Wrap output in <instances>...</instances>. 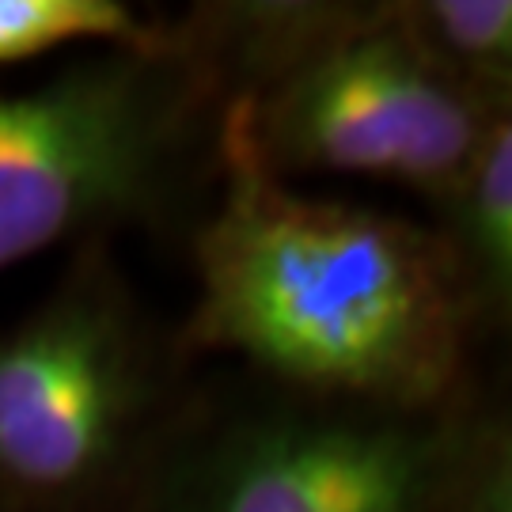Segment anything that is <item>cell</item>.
<instances>
[{
  "mask_svg": "<svg viewBox=\"0 0 512 512\" xmlns=\"http://www.w3.org/2000/svg\"><path fill=\"white\" fill-rule=\"evenodd\" d=\"M129 512H512L509 403L486 376L380 406L198 372Z\"/></svg>",
  "mask_w": 512,
  "mask_h": 512,
  "instance_id": "7a4b0ae2",
  "label": "cell"
},
{
  "mask_svg": "<svg viewBox=\"0 0 512 512\" xmlns=\"http://www.w3.org/2000/svg\"><path fill=\"white\" fill-rule=\"evenodd\" d=\"M156 19L122 0H0V65H23L65 46L145 42Z\"/></svg>",
  "mask_w": 512,
  "mask_h": 512,
  "instance_id": "ba28073f",
  "label": "cell"
},
{
  "mask_svg": "<svg viewBox=\"0 0 512 512\" xmlns=\"http://www.w3.org/2000/svg\"><path fill=\"white\" fill-rule=\"evenodd\" d=\"M183 16L232 84L243 145L293 186L353 175L433 205L512 110L425 61L395 0H213Z\"/></svg>",
  "mask_w": 512,
  "mask_h": 512,
  "instance_id": "277c9868",
  "label": "cell"
},
{
  "mask_svg": "<svg viewBox=\"0 0 512 512\" xmlns=\"http://www.w3.org/2000/svg\"><path fill=\"white\" fill-rule=\"evenodd\" d=\"M429 209L478 342L494 346L512 323V110L486 126L456 183Z\"/></svg>",
  "mask_w": 512,
  "mask_h": 512,
  "instance_id": "8992f818",
  "label": "cell"
},
{
  "mask_svg": "<svg viewBox=\"0 0 512 512\" xmlns=\"http://www.w3.org/2000/svg\"><path fill=\"white\" fill-rule=\"evenodd\" d=\"M198 380L114 243L0 327V512H129Z\"/></svg>",
  "mask_w": 512,
  "mask_h": 512,
  "instance_id": "5b68a950",
  "label": "cell"
},
{
  "mask_svg": "<svg viewBox=\"0 0 512 512\" xmlns=\"http://www.w3.org/2000/svg\"><path fill=\"white\" fill-rule=\"evenodd\" d=\"M186 243L198 296L175 338L194 365L228 357L274 384L380 406H433L482 380L433 224L277 179L232 114Z\"/></svg>",
  "mask_w": 512,
  "mask_h": 512,
  "instance_id": "6da1fadb",
  "label": "cell"
},
{
  "mask_svg": "<svg viewBox=\"0 0 512 512\" xmlns=\"http://www.w3.org/2000/svg\"><path fill=\"white\" fill-rule=\"evenodd\" d=\"M232 84L183 16L0 92V270L61 243L190 232L220 179Z\"/></svg>",
  "mask_w": 512,
  "mask_h": 512,
  "instance_id": "3957f363",
  "label": "cell"
},
{
  "mask_svg": "<svg viewBox=\"0 0 512 512\" xmlns=\"http://www.w3.org/2000/svg\"><path fill=\"white\" fill-rule=\"evenodd\" d=\"M410 46L459 88L512 103V4L509 0H395Z\"/></svg>",
  "mask_w": 512,
  "mask_h": 512,
  "instance_id": "52a82bcc",
  "label": "cell"
}]
</instances>
